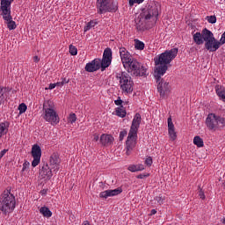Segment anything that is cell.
Masks as SVG:
<instances>
[{
  "mask_svg": "<svg viewBox=\"0 0 225 225\" xmlns=\"http://www.w3.org/2000/svg\"><path fill=\"white\" fill-rule=\"evenodd\" d=\"M160 3L148 1L135 14L134 22L136 30L139 32L149 30L156 26L161 13Z\"/></svg>",
  "mask_w": 225,
  "mask_h": 225,
  "instance_id": "cell-1",
  "label": "cell"
},
{
  "mask_svg": "<svg viewBox=\"0 0 225 225\" xmlns=\"http://www.w3.org/2000/svg\"><path fill=\"white\" fill-rule=\"evenodd\" d=\"M119 52L122 65L128 73L135 78L147 77V68L136 60L125 47H120Z\"/></svg>",
  "mask_w": 225,
  "mask_h": 225,
  "instance_id": "cell-2",
  "label": "cell"
},
{
  "mask_svg": "<svg viewBox=\"0 0 225 225\" xmlns=\"http://www.w3.org/2000/svg\"><path fill=\"white\" fill-rule=\"evenodd\" d=\"M141 120L142 118L140 114L137 113L134 116L132 120L128 136L126 141V150L127 155H129L131 154L133 149L136 145L138 131Z\"/></svg>",
  "mask_w": 225,
  "mask_h": 225,
  "instance_id": "cell-3",
  "label": "cell"
},
{
  "mask_svg": "<svg viewBox=\"0 0 225 225\" xmlns=\"http://www.w3.org/2000/svg\"><path fill=\"white\" fill-rule=\"evenodd\" d=\"M42 117L47 122L56 126L60 122V118L55 110L53 102L50 99L44 100L43 107Z\"/></svg>",
  "mask_w": 225,
  "mask_h": 225,
  "instance_id": "cell-4",
  "label": "cell"
},
{
  "mask_svg": "<svg viewBox=\"0 0 225 225\" xmlns=\"http://www.w3.org/2000/svg\"><path fill=\"white\" fill-rule=\"evenodd\" d=\"M13 1V0L1 1V15L10 31L13 30L17 27V25L11 15V5Z\"/></svg>",
  "mask_w": 225,
  "mask_h": 225,
  "instance_id": "cell-5",
  "label": "cell"
},
{
  "mask_svg": "<svg viewBox=\"0 0 225 225\" xmlns=\"http://www.w3.org/2000/svg\"><path fill=\"white\" fill-rule=\"evenodd\" d=\"M16 201L14 196L11 192L10 188L7 189L1 196L0 208L5 215H9L14 211Z\"/></svg>",
  "mask_w": 225,
  "mask_h": 225,
  "instance_id": "cell-6",
  "label": "cell"
},
{
  "mask_svg": "<svg viewBox=\"0 0 225 225\" xmlns=\"http://www.w3.org/2000/svg\"><path fill=\"white\" fill-rule=\"evenodd\" d=\"M178 51V48H173L157 55L154 59L155 66L171 65V62L176 57Z\"/></svg>",
  "mask_w": 225,
  "mask_h": 225,
  "instance_id": "cell-7",
  "label": "cell"
},
{
  "mask_svg": "<svg viewBox=\"0 0 225 225\" xmlns=\"http://www.w3.org/2000/svg\"><path fill=\"white\" fill-rule=\"evenodd\" d=\"M98 14L115 13L118 9V3L117 0H97L96 2Z\"/></svg>",
  "mask_w": 225,
  "mask_h": 225,
  "instance_id": "cell-8",
  "label": "cell"
},
{
  "mask_svg": "<svg viewBox=\"0 0 225 225\" xmlns=\"http://www.w3.org/2000/svg\"><path fill=\"white\" fill-rule=\"evenodd\" d=\"M116 77L119 80L122 91L126 94H130L132 93L134 84L130 76L126 72L120 71L116 74Z\"/></svg>",
  "mask_w": 225,
  "mask_h": 225,
  "instance_id": "cell-9",
  "label": "cell"
},
{
  "mask_svg": "<svg viewBox=\"0 0 225 225\" xmlns=\"http://www.w3.org/2000/svg\"><path fill=\"white\" fill-rule=\"evenodd\" d=\"M208 128L211 131H216L225 126V119L214 113L208 114L206 120Z\"/></svg>",
  "mask_w": 225,
  "mask_h": 225,
  "instance_id": "cell-10",
  "label": "cell"
},
{
  "mask_svg": "<svg viewBox=\"0 0 225 225\" xmlns=\"http://www.w3.org/2000/svg\"><path fill=\"white\" fill-rule=\"evenodd\" d=\"M52 176V171L47 163H44L39 171L38 176V184L43 186L50 179Z\"/></svg>",
  "mask_w": 225,
  "mask_h": 225,
  "instance_id": "cell-11",
  "label": "cell"
},
{
  "mask_svg": "<svg viewBox=\"0 0 225 225\" xmlns=\"http://www.w3.org/2000/svg\"><path fill=\"white\" fill-rule=\"evenodd\" d=\"M157 90L160 97L166 99L168 97L171 92V86L168 82L163 78H161L156 81Z\"/></svg>",
  "mask_w": 225,
  "mask_h": 225,
  "instance_id": "cell-12",
  "label": "cell"
},
{
  "mask_svg": "<svg viewBox=\"0 0 225 225\" xmlns=\"http://www.w3.org/2000/svg\"><path fill=\"white\" fill-rule=\"evenodd\" d=\"M112 52L110 48L107 47L104 49L101 62L102 71H104L111 65L112 60Z\"/></svg>",
  "mask_w": 225,
  "mask_h": 225,
  "instance_id": "cell-13",
  "label": "cell"
},
{
  "mask_svg": "<svg viewBox=\"0 0 225 225\" xmlns=\"http://www.w3.org/2000/svg\"><path fill=\"white\" fill-rule=\"evenodd\" d=\"M31 155L33 159L32 165L33 167H35L39 164L42 155L41 148L38 144H34L32 147Z\"/></svg>",
  "mask_w": 225,
  "mask_h": 225,
  "instance_id": "cell-14",
  "label": "cell"
},
{
  "mask_svg": "<svg viewBox=\"0 0 225 225\" xmlns=\"http://www.w3.org/2000/svg\"><path fill=\"white\" fill-rule=\"evenodd\" d=\"M170 66L171 65H158L155 66L153 68V75L156 81L162 78V77L166 73Z\"/></svg>",
  "mask_w": 225,
  "mask_h": 225,
  "instance_id": "cell-15",
  "label": "cell"
},
{
  "mask_svg": "<svg viewBox=\"0 0 225 225\" xmlns=\"http://www.w3.org/2000/svg\"><path fill=\"white\" fill-rule=\"evenodd\" d=\"M102 60L99 58H96L88 62L85 65V70L89 73H93L101 69Z\"/></svg>",
  "mask_w": 225,
  "mask_h": 225,
  "instance_id": "cell-16",
  "label": "cell"
},
{
  "mask_svg": "<svg viewBox=\"0 0 225 225\" xmlns=\"http://www.w3.org/2000/svg\"><path fill=\"white\" fill-rule=\"evenodd\" d=\"M122 187H120L114 189H109L100 193L99 197L102 198H107L109 197L116 196L122 193Z\"/></svg>",
  "mask_w": 225,
  "mask_h": 225,
  "instance_id": "cell-17",
  "label": "cell"
},
{
  "mask_svg": "<svg viewBox=\"0 0 225 225\" xmlns=\"http://www.w3.org/2000/svg\"><path fill=\"white\" fill-rule=\"evenodd\" d=\"M222 45L219 41H218L215 38L207 41L205 44L206 49L210 52L216 51Z\"/></svg>",
  "mask_w": 225,
  "mask_h": 225,
  "instance_id": "cell-18",
  "label": "cell"
},
{
  "mask_svg": "<svg viewBox=\"0 0 225 225\" xmlns=\"http://www.w3.org/2000/svg\"><path fill=\"white\" fill-rule=\"evenodd\" d=\"M50 165L54 171L59 170L61 160L60 155L57 153H54L51 156L49 160Z\"/></svg>",
  "mask_w": 225,
  "mask_h": 225,
  "instance_id": "cell-19",
  "label": "cell"
},
{
  "mask_svg": "<svg viewBox=\"0 0 225 225\" xmlns=\"http://www.w3.org/2000/svg\"><path fill=\"white\" fill-rule=\"evenodd\" d=\"M168 135L170 139L172 141H174L176 139L177 135L171 116H169L168 119Z\"/></svg>",
  "mask_w": 225,
  "mask_h": 225,
  "instance_id": "cell-20",
  "label": "cell"
},
{
  "mask_svg": "<svg viewBox=\"0 0 225 225\" xmlns=\"http://www.w3.org/2000/svg\"><path fill=\"white\" fill-rule=\"evenodd\" d=\"M114 138L111 135L109 134H102L100 137L101 143L104 147H108L113 144Z\"/></svg>",
  "mask_w": 225,
  "mask_h": 225,
  "instance_id": "cell-21",
  "label": "cell"
},
{
  "mask_svg": "<svg viewBox=\"0 0 225 225\" xmlns=\"http://www.w3.org/2000/svg\"><path fill=\"white\" fill-rule=\"evenodd\" d=\"M70 82V80H67L64 78L61 81H58L54 83H51L49 84L48 87H46L44 89L45 90H51L55 89L56 87H62L65 85V84H68Z\"/></svg>",
  "mask_w": 225,
  "mask_h": 225,
  "instance_id": "cell-22",
  "label": "cell"
},
{
  "mask_svg": "<svg viewBox=\"0 0 225 225\" xmlns=\"http://www.w3.org/2000/svg\"><path fill=\"white\" fill-rule=\"evenodd\" d=\"M12 89L9 87H1V104H2L7 99Z\"/></svg>",
  "mask_w": 225,
  "mask_h": 225,
  "instance_id": "cell-23",
  "label": "cell"
},
{
  "mask_svg": "<svg viewBox=\"0 0 225 225\" xmlns=\"http://www.w3.org/2000/svg\"><path fill=\"white\" fill-rule=\"evenodd\" d=\"M216 93L219 98L225 102V88L223 86L217 85L215 87Z\"/></svg>",
  "mask_w": 225,
  "mask_h": 225,
  "instance_id": "cell-24",
  "label": "cell"
},
{
  "mask_svg": "<svg viewBox=\"0 0 225 225\" xmlns=\"http://www.w3.org/2000/svg\"><path fill=\"white\" fill-rule=\"evenodd\" d=\"M99 21L97 19L92 20L87 22L85 24L84 27V34H85L88 31L90 30L91 29L94 28L95 26H97L98 24Z\"/></svg>",
  "mask_w": 225,
  "mask_h": 225,
  "instance_id": "cell-25",
  "label": "cell"
},
{
  "mask_svg": "<svg viewBox=\"0 0 225 225\" xmlns=\"http://www.w3.org/2000/svg\"><path fill=\"white\" fill-rule=\"evenodd\" d=\"M112 114L120 118H124L126 115L127 112L126 108L122 106L115 108Z\"/></svg>",
  "mask_w": 225,
  "mask_h": 225,
  "instance_id": "cell-26",
  "label": "cell"
},
{
  "mask_svg": "<svg viewBox=\"0 0 225 225\" xmlns=\"http://www.w3.org/2000/svg\"><path fill=\"white\" fill-rule=\"evenodd\" d=\"M9 123L8 121L1 122L0 124V137L6 135L8 131Z\"/></svg>",
  "mask_w": 225,
  "mask_h": 225,
  "instance_id": "cell-27",
  "label": "cell"
},
{
  "mask_svg": "<svg viewBox=\"0 0 225 225\" xmlns=\"http://www.w3.org/2000/svg\"><path fill=\"white\" fill-rule=\"evenodd\" d=\"M201 35H202L204 41H205V42H207V41L214 38V35H213L212 32L206 28H204L203 29Z\"/></svg>",
  "mask_w": 225,
  "mask_h": 225,
  "instance_id": "cell-28",
  "label": "cell"
},
{
  "mask_svg": "<svg viewBox=\"0 0 225 225\" xmlns=\"http://www.w3.org/2000/svg\"><path fill=\"white\" fill-rule=\"evenodd\" d=\"M128 169L131 172H135L143 170L145 169V167L141 164L132 165L129 166Z\"/></svg>",
  "mask_w": 225,
  "mask_h": 225,
  "instance_id": "cell-29",
  "label": "cell"
},
{
  "mask_svg": "<svg viewBox=\"0 0 225 225\" xmlns=\"http://www.w3.org/2000/svg\"><path fill=\"white\" fill-rule=\"evenodd\" d=\"M134 47L135 49L137 50L141 51L143 50L145 48V44L144 42L141 41L139 40L138 39H135L134 40Z\"/></svg>",
  "mask_w": 225,
  "mask_h": 225,
  "instance_id": "cell-30",
  "label": "cell"
},
{
  "mask_svg": "<svg viewBox=\"0 0 225 225\" xmlns=\"http://www.w3.org/2000/svg\"><path fill=\"white\" fill-rule=\"evenodd\" d=\"M194 41L198 45H200L204 43V39L200 33L197 32L193 36Z\"/></svg>",
  "mask_w": 225,
  "mask_h": 225,
  "instance_id": "cell-31",
  "label": "cell"
},
{
  "mask_svg": "<svg viewBox=\"0 0 225 225\" xmlns=\"http://www.w3.org/2000/svg\"><path fill=\"white\" fill-rule=\"evenodd\" d=\"M40 212L41 214L47 218L51 217L52 216V212L51 211L49 208L46 207H43L40 209Z\"/></svg>",
  "mask_w": 225,
  "mask_h": 225,
  "instance_id": "cell-32",
  "label": "cell"
},
{
  "mask_svg": "<svg viewBox=\"0 0 225 225\" xmlns=\"http://www.w3.org/2000/svg\"><path fill=\"white\" fill-rule=\"evenodd\" d=\"M193 142H194V144L197 146L198 147H204V144L203 141L202 139L199 136H196L194 138Z\"/></svg>",
  "mask_w": 225,
  "mask_h": 225,
  "instance_id": "cell-33",
  "label": "cell"
},
{
  "mask_svg": "<svg viewBox=\"0 0 225 225\" xmlns=\"http://www.w3.org/2000/svg\"><path fill=\"white\" fill-rule=\"evenodd\" d=\"M69 52L72 56H77L78 54V49L73 44H70L69 46Z\"/></svg>",
  "mask_w": 225,
  "mask_h": 225,
  "instance_id": "cell-34",
  "label": "cell"
},
{
  "mask_svg": "<svg viewBox=\"0 0 225 225\" xmlns=\"http://www.w3.org/2000/svg\"><path fill=\"white\" fill-rule=\"evenodd\" d=\"M18 110L19 111V116L20 115H22V113H24V112H26L27 109H28V107H27V105L24 103H22L19 105L18 108Z\"/></svg>",
  "mask_w": 225,
  "mask_h": 225,
  "instance_id": "cell-35",
  "label": "cell"
},
{
  "mask_svg": "<svg viewBox=\"0 0 225 225\" xmlns=\"http://www.w3.org/2000/svg\"><path fill=\"white\" fill-rule=\"evenodd\" d=\"M77 120V117L76 114L73 112L70 113L68 118V121L69 124H72L75 123Z\"/></svg>",
  "mask_w": 225,
  "mask_h": 225,
  "instance_id": "cell-36",
  "label": "cell"
},
{
  "mask_svg": "<svg viewBox=\"0 0 225 225\" xmlns=\"http://www.w3.org/2000/svg\"><path fill=\"white\" fill-rule=\"evenodd\" d=\"M206 19L209 23L214 24L217 21V18L215 15H210L206 17Z\"/></svg>",
  "mask_w": 225,
  "mask_h": 225,
  "instance_id": "cell-37",
  "label": "cell"
},
{
  "mask_svg": "<svg viewBox=\"0 0 225 225\" xmlns=\"http://www.w3.org/2000/svg\"><path fill=\"white\" fill-rule=\"evenodd\" d=\"M144 1H139V0H136V1L130 0V1H128L129 6L130 7H131L134 6L135 4H140L142 3Z\"/></svg>",
  "mask_w": 225,
  "mask_h": 225,
  "instance_id": "cell-38",
  "label": "cell"
},
{
  "mask_svg": "<svg viewBox=\"0 0 225 225\" xmlns=\"http://www.w3.org/2000/svg\"><path fill=\"white\" fill-rule=\"evenodd\" d=\"M198 191L199 195L200 198L203 200H204L205 199V193H204L203 189L200 187H198Z\"/></svg>",
  "mask_w": 225,
  "mask_h": 225,
  "instance_id": "cell-39",
  "label": "cell"
},
{
  "mask_svg": "<svg viewBox=\"0 0 225 225\" xmlns=\"http://www.w3.org/2000/svg\"><path fill=\"white\" fill-rule=\"evenodd\" d=\"M145 163L147 166L150 167L153 164V159L151 157H148L145 160Z\"/></svg>",
  "mask_w": 225,
  "mask_h": 225,
  "instance_id": "cell-40",
  "label": "cell"
},
{
  "mask_svg": "<svg viewBox=\"0 0 225 225\" xmlns=\"http://www.w3.org/2000/svg\"><path fill=\"white\" fill-rule=\"evenodd\" d=\"M29 167H30V163L28 162V160H25L23 164V167H22V172H24L25 171L27 170V169L29 168Z\"/></svg>",
  "mask_w": 225,
  "mask_h": 225,
  "instance_id": "cell-41",
  "label": "cell"
},
{
  "mask_svg": "<svg viewBox=\"0 0 225 225\" xmlns=\"http://www.w3.org/2000/svg\"><path fill=\"white\" fill-rule=\"evenodd\" d=\"M127 132L126 130H123V131H122L120 132L119 136L120 141H122L123 139H124L125 136L127 135Z\"/></svg>",
  "mask_w": 225,
  "mask_h": 225,
  "instance_id": "cell-42",
  "label": "cell"
},
{
  "mask_svg": "<svg viewBox=\"0 0 225 225\" xmlns=\"http://www.w3.org/2000/svg\"><path fill=\"white\" fill-rule=\"evenodd\" d=\"M149 176L150 174L149 173L146 174H146H140V175H138V176H136V178L137 179H144L147 178Z\"/></svg>",
  "mask_w": 225,
  "mask_h": 225,
  "instance_id": "cell-43",
  "label": "cell"
},
{
  "mask_svg": "<svg viewBox=\"0 0 225 225\" xmlns=\"http://www.w3.org/2000/svg\"><path fill=\"white\" fill-rule=\"evenodd\" d=\"M114 102H115V104H116V105H117V106L122 107V104H123V101L121 99H120V98L119 97L118 99L114 101Z\"/></svg>",
  "mask_w": 225,
  "mask_h": 225,
  "instance_id": "cell-44",
  "label": "cell"
},
{
  "mask_svg": "<svg viewBox=\"0 0 225 225\" xmlns=\"http://www.w3.org/2000/svg\"><path fill=\"white\" fill-rule=\"evenodd\" d=\"M219 42L221 43L222 45L225 43V32L222 34L221 38H220V41H219Z\"/></svg>",
  "mask_w": 225,
  "mask_h": 225,
  "instance_id": "cell-45",
  "label": "cell"
},
{
  "mask_svg": "<svg viewBox=\"0 0 225 225\" xmlns=\"http://www.w3.org/2000/svg\"><path fill=\"white\" fill-rule=\"evenodd\" d=\"M33 62L36 63H38L40 61V58L39 56H35L33 57Z\"/></svg>",
  "mask_w": 225,
  "mask_h": 225,
  "instance_id": "cell-46",
  "label": "cell"
},
{
  "mask_svg": "<svg viewBox=\"0 0 225 225\" xmlns=\"http://www.w3.org/2000/svg\"><path fill=\"white\" fill-rule=\"evenodd\" d=\"M9 149H4L3 150H2L1 152V154H0V157H1V159L2 158V157L4 156V155L6 154V153L8 152Z\"/></svg>",
  "mask_w": 225,
  "mask_h": 225,
  "instance_id": "cell-47",
  "label": "cell"
},
{
  "mask_svg": "<svg viewBox=\"0 0 225 225\" xmlns=\"http://www.w3.org/2000/svg\"><path fill=\"white\" fill-rule=\"evenodd\" d=\"M47 191H48V189H43L41 190L40 192V194H41L42 195H45L47 194Z\"/></svg>",
  "mask_w": 225,
  "mask_h": 225,
  "instance_id": "cell-48",
  "label": "cell"
},
{
  "mask_svg": "<svg viewBox=\"0 0 225 225\" xmlns=\"http://www.w3.org/2000/svg\"><path fill=\"white\" fill-rule=\"evenodd\" d=\"M156 213H157V211H156V210H155V209H153V210H152V211H151V212H150V214L149 216H153V215H155Z\"/></svg>",
  "mask_w": 225,
  "mask_h": 225,
  "instance_id": "cell-49",
  "label": "cell"
},
{
  "mask_svg": "<svg viewBox=\"0 0 225 225\" xmlns=\"http://www.w3.org/2000/svg\"><path fill=\"white\" fill-rule=\"evenodd\" d=\"M91 225V224H90L89 222V221H84V222H83V224H82V225Z\"/></svg>",
  "mask_w": 225,
  "mask_h": 225,
  "instance_id": "cell-50",
  "label": "cell"
},
{
  "mask_svg": "<svg viewBox=\"0 0 225 225\" xmlns=\"http://www.w3.org/2000/svg\"><path fill=\"white\" fill-rule=\"evenodd\" d=\"M222 223H223V224H224L225 225V218H224V219L222 220Z\"/></svg>",
  "mask_w": 225,
  "mask_h": 225,
  "instance_id": "cell-51",
  "label": "cell"
}]
</instances>
